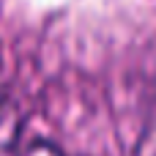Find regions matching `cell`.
<instances>
[{
    "label": "cell",
    "mask_w": 156,
    "mask_h": 156,
    "mask_svg": "<svg viewBox=\"0 0 156 156\" xmlns=\"http://www.w3.org/2000/svg\"><path fill=\"white\" fill-rule=\"evenodd\" d=\"M134 156H156V115L145 123V129L134 145Z\"/></svg>",
    "instance_id": "cell-1"
},
{
    "label": "cell",
    "mask_w": 156,
    "mask_h": 156,
    "mask_svg": "<svg viewBox=\"0 0 156 156\" xmlns=\"http://www.w3.org/2000/svg\"><path fill=\"white\" fill-rule=\"evenodd\" d=\"M22 156H63L52 143H44V140H38V143H30L25 151H22Z\"/></svg>",
    "instance_id": "cell-2"
}]
</instances>
